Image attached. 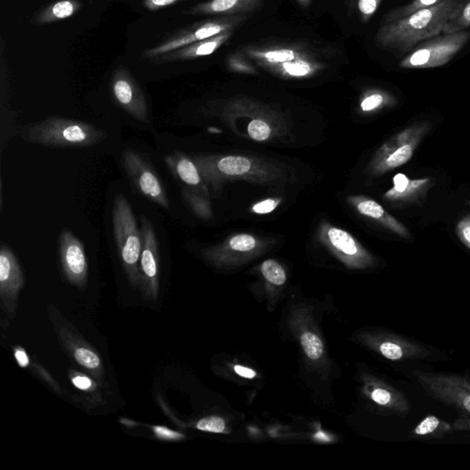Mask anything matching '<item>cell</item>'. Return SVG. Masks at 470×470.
<instances>
[{
  "label": "cell",
  "mask_w": 470,
  "mask_h": 470,
  "mask_svg": "<svg viewBox=\"0 0 470 470\" xmlns=\"http://www.w3.org/2000/svg\"><path fill=\"white\" fill-rule=\"evenodd\" d=\"M431 186V179L410 180L406 175L400 173L393 178V188L385 197L399 204H412L424 196Z\"/></svg>",
  "instance_id": "e0dca14e"
},
{
  "label": "cell",
  "mask_w": 470,
  "mask_h": 470,
  "mask_svg": "<svg viewBox=\"0 0 470 470\" xmlns=\"http://www.w3.org/2000/svg\"><path fill=\"white\" fill-rule=\"evenodd\" d=\"M233 33L234 31L223 33L210 39L183 47L161 57L163 61H177L193 60L210 56L221 48L231 38Z\"/></svg>",
  "instance_id": "ac0fdd59"
},
{
  "label": "cell",
  "mask_w": 470,
  "mask_h": 470,
  "mask_svg": "<svg viewBox=\"0 0 470 470\" xmlns=\"http://www.w3.org/2000/svg\"><path fill=\"white\" fill-rule=\"evenodd\" d=\"M225 421L223 418L217 416L204 418L200 420L196 424V428L201 431L215 433H224L225 431Z\"/></svg>",
  "instance_id": "f546056e"
},
{
  "label": "cell",
  "mask_w": 470,
  "mask_h": 470,
  "mask_svg": "<svg viewBox=\"0 0 470 470\" xmlns=\"http://www.w3.org/2000/svg\"><path fill=\"white\" fill-rule=\"evenodd\" d=\"M452 431H470L469 415L459 413L458 418L452 423Z\"/></svg>",
  "instance_id": "60d3db41"
},
{
  "label": "cell",
  "mask_w": 470,
  "mask_h": 470,
  "mask_svg": "<svg viewBox=\"0 0 470 470\" xmlns=\"http://www.w3.org/2000/svg\"><path fill=\"white\" fill-rule=\"evenodd\" d=\"M111 94L117 104L138 121L148 123L146 99L134 78L124 69H118L111 79Z\"/></svg>",
  "instance_id": "5bb4252c"
},
{
  "label": "cell",
  "mask_w": 470,
  "mask_h": 470,
  "mask_svg": "<svg viewBox=\"0 0 470 470\" xmlns=\"http://www.w3.org/2000/svg\"><path fill=\"white\" fill-rule=\"evenodd\" d=\"M262 274L273 285L280 286L286 282L287 277L283 267L275 260L265 261L261 266Z\"/></svg>",
  "instance_id": "f1b7e54d"
},
{
  "label": "cell",
  "mask_w": 470,
  "mask_h": 470,
  "mask_svg": "<svg viewBox=\"0 0 470 470\" xmlns=\"http://www.w3.org/2000/svg\"><path fill=\"white\" fill-rule=\"evenodd\" d=\"M385 101V97L380 92L372 93L368 96L361 103L364 111H371L381 107Z\"/></svg>",
  "instance_id": "8d00e7d4"
},
{
  "label": "cell",
  "mask_w": 470,
  "mask_h": 470,
  "mask_svg": "<svg viewBox=\"0 0 470 470\" xmlns=\"http://www.w3.org/2000/svg\"><path fill=\"white\" fill-rule=\"evenodd\" d=\"M382 0H359L358 10L363 23L369 22L381 5Z\"/></svg>",
  "instance_id": "4dcf8cb0"
},
{
  "label": "cell",
  "mask_w": 470,
  "mask_h": 470,
  "mask_svg": "<svg viewBox=\"0 0 470 470\" xmlns=\"http://www.w3.org/2000/svg\"><path fill=\"white\" fill-rule=\"evenodd\" d=\"M15 357L18 362V364L24 368H29L31 365L30 359L26 353V351L22 348H16L15 350Z\"/></svg>",
  "instance_id": "b9f144b4"
},
{
  "label": "cell",
  "mask_w": 470,
  "mask_h": 470,
  "mask_svg": "<svg viewBox=\"0 0 470 470\" xmlns=\"http://www.w3.org/2000/svg\"><path fill=\"white\" fill-rule=\"evenodd\" d=\"M277 204L278 203L275 200H266L256 204L253 211L258 214H269L277 208Z\"/></svg>",
  "instance_id": "f35d334b"
},
{
  "label": "cell",
  "mask_w": 470,
  "mask_h": 470,
  "mask_svg": "<svg viewBox=\"0 0 470 470\" xmlns=\"http://www.w3.org/2000/svg\"><path fill=\"white\" fill-rule=\"evenodd\" d=\"M470 40L469 32L442 35L419 43L402 60L404 69H429L447 65Z\"/></svg>",
  "instance_id": "5b68a950"
},
{
  "label": "cell",
  "mask_w": 470,
  "mask_h": 470,
  "mask_svg": "<svg viewBox=\"0 0 470 470\" xmlns=\"http://www.w3.org/2000/svg\"><path fill=\"white\" fill-rule=\"evenodd\" d=\"M249 135L256 141H265L271 133L269 126L263 120H255L248 126Z\"/></svg>",
  "instance_id": "1f68e13d"
},
{
  "label": "cell",
  "mask_w": 470,
  "mask_h": 470,
  "mask_svg": "<svg viewBox=\"0 0 470 470\" xmlns=\"http://www.w3.org/2000/svg\"><path fill=\"white\" fill-rule=\"evenodd\" d=\"M235 371L237 375L246 379H254L256 376V371L238 365L235 367Z\"/></svg>",
  "instance_id": "7bdbcfd3"
},
{
  "label": "cell",
  "mask_w": 470,
  "mask_h": 470,
  "mask_svg": "<svg viewBox=\"0 0 470 470\" xmlns=\"http://www.w3.org/2000/svg\"><path fill=\"white\" fill-rule=\"evenodd\" d=\"M329 240L333 246L347 256H357L360 248L355 239L347 232L332 228L329 232Z\"/></svg>",
  "instance_id": "cb8c5ba5"
},
{
  "label": "cell",
  "mask_w": 470,
  "mask_h": 470,
  "mask_svg": "<svg viewBox=\"0 0 470 470\" xmlns=\"http://www.w3.org/2000/svg\"><path fill=\"white\" fill-rule=\"evenodd\" d=\"M80 9L76 0H61L48 7L37 18V24H51L74 16Z\"/></svg>",
  "instance_id": "44dd1931"
},
{
  "label": "cell",
  "mask_w": 470,
  "mask_h": 470,
  "mask_svg": "<svg viewBox=\"0 0 470 470\" xmlns=\"http://www.w3.org/2000/svg\"><path fill=\"white\" fill-rule=\"evenodd\" d=\"M216 168L224 175L240 176L250 172L251 163L242 156H227L217 163Z\"/></svg>",
  "instance_id": "603a6c76"
},
{
  "label": "cell",
  "mask_w": 470,
  "mask_h": 470,
  "mask_svg": "<svg viewBox=\"0 0 470 470\" xmlns=\"http://www.w3.org/2000/svg\"><path fill=\"white\" fill-rule=\"evenodd\" d=\"M245 54L264 68L290 78H306L323 67L322 62L296 46L249 47Z\"/></svg>",
  "instance_id": "277c9868"
},
{
  "label": "cell",
  "mask_w": 470,
  "mask_h": 470,
  "mask_svg": "<svg viewBox=\"0 0 470 470\" xmlns=\"http://www.w3.org/2000/svg\"><path fill=\"white\" fill-rule=\"evenodd\" d=\"M168 168L185 184L197 187L202 183V178L197 164L182 151H175L164 158Z\"/></svg>",
  "instance_id": "d6986e66"
},
{
  "label": "cell",
  "mask_w": 470,
  "mask_h": 470,
  "mask_svg": "<svg viewBox=\"0 0 470 470\" xmlns=\"http://www.w3.org/2000/svg\"><path fill=\"white\" fill-rule=\"evenodd\" d=\"M470 27V0L454 14L446 23L442 35H452L464 32Z\"/></svg>",
  "instance_id": "d4e9b609"
},
{
  "label": "cell",
  "mask_w": 470,
  "mask_h": 470,
  "mask_svg": "<svg viewBox=\"0 0 470 470\" xmlns=\"http://www.w3.org/2000/svg\"><path fill=\"white\" fill-rule=\"evenodd\" d=\"M151 430L156 437L165 441H180L185 438L183 433L165 426H152Z\"/></svg>",
  "instance_id": "d590c367"
},
{
  "label": "cell",
  "mask_w": 470,
  "mask_h": 470,
  "mask_svg": "<svg viewBox=\"0 0 470 470\" xmlns=\"http://www.w3.org/2000/svg\"><path fill=\"white\" fill-rule=\"evenodd\" d=\"M121 163L131 183L145 198L166 210L171 208L162 180L141 154L126 149L121 155Z\"/></svg>",
  "instance_id": "ba28073f"
},
{
  "label": "cell",
  "mask_w": 470,
  "mask_h": 470,
  "mask_svg": "<svg viewBox=\"0 0 470 470\" xmlns=\"http://www.w3.org/2000/svg\"><path fill=\"white\" fill-rule=\"evenodd\" d=\"M183 196L187 203H189L192 208L199 215L204 216L206 214V206L205 204L196 197L195 195L189 193L188 192L183 193Z\"/></svg>",
  "instance_id": "74e56055"
},
{
  "label": "cell",
  "mask_w": 470,
  "mask_h": 470,
  "mask_svg": "<svg viewBox=\"0 0 470 470\" xmlns=\"http://www.w3.org/2000/svg\"><path fill=\"white\" fill-rule=\"evenodd\" d=\"M350 11L351 12L355 7V0H348Z\"/></svg>",
  "instance_id": "ee69618b"
},
{
  "label": "cell",
  "mask_w": 470,
  "mask_h": 470,
  "mask_svg": "<svg viewBox=\"0 0 470 470\" xmlns=\"http://www.w3.org/2000/svg\"><path fill=\"white\" fill-rule=\"evenodd\" d=\"M452 431V424L430 415L425 417L413 431L416 437L441 438Z\"/></svg>",
  "instance_id": "7402d4cb"
},
{
  "label": "cell",
  "mask_w": 470,
  "mask_h": 470,
  "mask_svg": "<svg viewBox=\"0 0 470 470\" xmlns=\"http://www.w3.org/2000/svg\"><path fill=\"white\" fill-rule=\"evenodd\" d=\"M442 2H443V0H413V2L411 3L410 5H408L404 7L396 9V10L392 11V13H390L389 15H387V16L385 17V19L383 21V24L400 20V19L407 17L418 11L435 6Z\"/></svg>",
  "instance_id": "484cf974"
},
{
  "label": "cell",
  "mask_w": 470,
  "mask_h": 470,
  "mask_svg": "<svg viewBox=\"0 0 470 470\" xmlns=\"http://www.w3.org/2000/svg\"><path fill=\"white\" fill-rule=\"evenodd\" d=\"M371 340L374 349L392 361L426 360L433 354L423 345L398 335L381 334L372 337Z\"/></svg>",
  "instance_id": "9a60e30c"
},
{
  "label": "cell",
  "mask_w": 470,
  "mask_h": 470,
  "mask_svg": "<svg viewBox=\"0 0 470 470\" xmlns=\"http://www.w3.org/2000/svg\"><path fill=\"white\" fill-rule=\"evenodd\" d=\"M455 232L460 242L470 250V214L458 221Z\"/></svg>",
  "instance_id": "836d02e7"
},
{
  "label": "cell",
  "mask_w": 470,
  "mask_h": 470,
  "mask_svg": "<svg viewBox=\"0 0 470 470\" xmlns=\"http://www.w3.org/2000/svg\"><path fill=\"white\" fill-rule=\"evenodd\" d=\"M300 343L306 356L311 360H320L325 353L321 339L311 332H305L300 337Z\"/></svg>",
  "instance_id": "4316f807"
},
{
  "label": "cell",
  "mask_w": 470,
  "mask_h": 470,
  "mask_svg": "<svg viewBox=\"0 0 470 470\" xmlns=\"http://www.w3.org/2000/svg\"><path fill=\"white\" fill-rule=\"evenodd\" d=\"M256 244V239L248 235H236L230 241L231 248L240 252H247L254 249Z\"/></svg>",
  "instance_id": "d6a6232c"
},
{
  "label": "cell",
  "mask_w": 470,
  "mask_h": 470,
  "mask_svg": "<svg viewBox=\"0 0 470 470\" xmlns=\"http://www.w3.org/2000/svg\"><path fill=\"white\" fill-rule=\"evenodd\" d=\"M228 66L235 71L254 73L255 69L240 53L232 55L227 60Z\"/></svg>",
  "instance_id": "e575fe53"
},
{
  "label": "cell",
  "mask_w": 470,
  "mask_h": 470,
  "mask_svg": "<svg viewBox=\"0 0 470 470\" xmlns=\"http://www.w3.org/2000/svg\"><path fill=\"white\" fill-rule=\"evenodd\" d=\"M246 20L245 16H225L213 20L197 26L195 29L183 33L165 43L147 50L144 57L148 58L161 57L183 47L204 41L235 29Z\"/></svg>",
  "instance_id": "30bf717a"
},
{
  "label": "cell",
  "mask_w": 470,
  "mask_h": 470,
  "mask_svg": "<svg viewBox=\"0 0 470 470\" xmlns=\"http://www.w3.org/2000/svg\"><path fill=\"white\" fill-rule=\"evenodd\" d=\"M59 256L67 279L84 290L89 277V263L82 242L68 229L59 236Z\"/></svg>",
  "instance_id": "7c38bea8"
},
{
  "label": "cell",
  "mask_w": 470,
  "mask_h": 470,
  "mask_svg": "<svg viewBox=\"0 0 470 470\" xmlns=\"http://www.w3.org/2000/svg\"><path fill=\"white\" fill-rule=\"evenodd\" d=\"M431 129L430 122L423 121L414 123L396 134L382 147L376 164L377 172L382 174L408 163Z\"/></svg>",
  "instance_id": "52a82bcc"
},
{
  "label": "cell",
  "mask_w": 470,
  "mask_h": 470,
  "mask_svg": "<svg viewBox=\"0 0 470 470\" xmlns=\"http://www.w3.org/2000/svg\"><path fill=\"white\" fill-rule=\"evenodd\" d=\"M298 2L305 7L309 4L310 0H298Z\"/></svg>",
  "instance_id": "f6af8a7d"
},
{
  "label": "cell",
  "mask_w": 470,
  "mask_h": 470,
  "mask_svg": "<svg viewBox=\"0 0 470 470\" xmlns=\"http://www.w3.org/2000/svg\"><path fill=\"white\" fill-rule=\"evenodd\" d=\"M179 0H145V7L149 10H159L177 4Z\"/></svg>",
  "instance_id": "ab89813d"
},
{
  "label": "cell",
  "mask_w": 470,
  "mask_h": 470,
  "mask_svg": "<svg viewBox=\"0 0 470 470\" xmlns=\"http://www.w3.org/2000/svg\"><path fill=\"white\" fill-rule=\"evenodd\" d=\"M69 378L72 384L80 392L86 393L88 396L92 395L95 400L101 402L100 393L99 391L98 384L90 377L80 373L76 371H72L69 373Z\"/></svg>",
  "instance_id": "83f0119b"
},
{
  "label": "cell",
  "mask_w": 470,
  "mask_h": 470,
  "mask_svg": "<svg viewBox=\"0 0 470 470\" xmlns=\"http://www.w3.org/2000/svg\"><path fill=\"white\" fill-rule=\"evenodd\" d=\"M265 0H209L193 8L189 13L193 16H244L262 7Z\"/></svg>",
  "instance_id": "2e32d148"
},
{
  "label": "cell",
  "mask_w": 470,
  "mask_h": 470,
  "mask_svg": "<svg viewBox=\"0 0 470 470\" xmlns=\"http://www.w3.org/2000/svg\"><path fill=\"white\" fill-rule=\"evenodd\" d=\"M358 211L370 218L380 221L383 225L402 237H409L410 232L397 219L390 215L375 201L364 200L358 204Z\"/></svg>",
  "instance_id": "ffe728a7"
},
{
  "label": "cell",
  "mask_w": 470,
  "mask_h": 470,
  "mask_svg": "<svg viewBox=\"0 0 470 470\" xmlns=\"http://www.w3.org/2000/svg\"><path fill=\"white\" fill-rule=\"evenodd\" d=\"M428 396L470 415V382L458 374L432 373L415 371L413 373Z\"/></svg>",
  "instance_id": "8992f818"
},
{
  "label": "cell",
  "mask_w": 470,
  "mask_h": 470,
  "mask_svg": "<svg viewBox=\"0 0 470 470\" xmlns=\"http://www.w3.org/2000/svg\"><path fill=\"white\" fill-rule=\"evenodd\" d=\"M462 5L460 0H443L431 8L382 24L376 36L377 44L397 56L408 55L419 43L442 35Z\"/></svg>",
  "instance_id": "6da1fadb"
},
{
  "label": "cell",
  "mask_w": 470,
  "mask_h": 470,
  "mask_svg": "<svg viewBox=\"0 0 470 470\" xmlns=\"http://www.w3.org/2000/svg\"><path fill=\"white\" fill-rule=\"evenodd\" d=\"M142 249L140 257V290L145 299L156 301L161 288V263L158 237L152 224L146 218H141Z\"/></svg>",
  "instance_id": "9c48e42d"
},
{
  "label": "cell",
  "mask_w": 470,
  "mask_h": 470,
  "mask_svg": "<svg viewBox=\"0 0 470 470\" xmlns=\"http://www.w3.org/2000/svg\"><path fill=\"white\" fill-rule=\"evenodd\" d=\"M23 268L12 249L4 245L0 250V298L8 315L15 318L20 291L25 286Z\"/></svg>",
  "instance_id": "4fadbf2b"
},
{
  "label": "cell",
  "mask_w": 470,
  "mask_h": 470,
  "mask_svg": "<svg viewBox=\"0 0 470 470\" xmlns=\"http://www.w3.org/2000/svg\"><path fill=\"white\" fill-rule=\"evenodd\" d=\"M107 137L104 130L91 123L62 117H49L23 130L27 141L48 147H90Z\"/></svg>",
  "instance_id": "7a4b0ae2"
},
{
  "label": "cell",
  "mask_w": 470,
  "mask_h": 470,
  "mask_svg": "<svg viewBox=\"0 0 470 470\" xmlns=\"http://www.w3.org/2000/svg\"><path fill=\"white\" fill-rule=\"evenodd\" d=\"M468 205L470 206V201L468 202Z\"/></svg>",
  "instance_id": "bcb514c9"
},
{
  "label": "cell",
  "mask_w": 470,
  "mask_h": 470,
  "mask_svg": "<svg viewBox=\"0 0 470 470\" xmlns=\"http://www.w3.org/2000/svg\"><path fill=\"white\" fill-rule=\"evenodd\" d=\"M113 234L126 276L133 287H140V257L142 235L132 208L122 195L115 197L112 210Z\"/></svg>",
  "instance_id": "3957f363"
},
{
  "label": "cell",
  "mask_w": 470,
  "mask_h": 470,
  "mask_svg": "<svg viewBox=\"0 0 470 470\" xmlns=\"http://www.w3.org/2000/svg\"><path fill=\"white\" fill-rule=\"evenodd\" d=\"M50 317L66 352L80 367L84 368L99 382L105 380L104 364L98 352L76 332L60 322V316H56L55 308H49Z\"/></svg>",
  "instance_id": "8fae6325"
}]
</instances>
